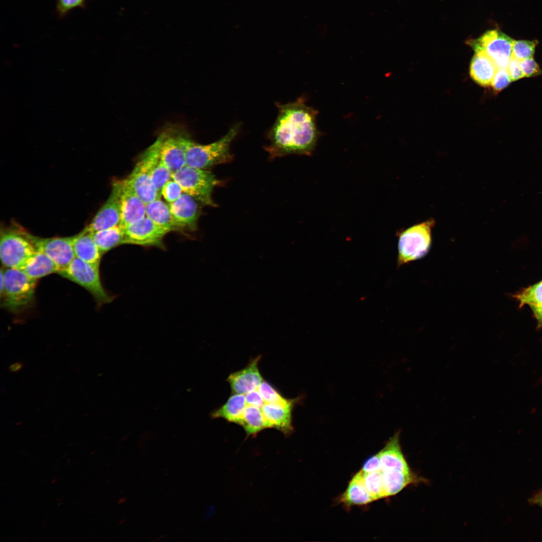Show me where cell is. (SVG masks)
Wrapping results in <instances>:
<instances>
[{"label": "cell", "instance_id": "60d3db41", "mask_svg": "<svg viewBox=\"0 0 542 542\" xmlns=\"http://www.w3.org/2000/svg\"><path fill=\"white\" fill-rule=\"evenodd\" d=\"M23 367L24 364L21 361H18L11 364L8 367V370L11 372L16 373L20 371Z\"/></svg>", "mask_w": 542, "mask_h": 542}, {"label": "cell", "instance_id": "ffe728a7", "mask_svg": "<svg viewBox=\"0 0 542 542\" xmlns=\"http://www.w3.org/2000/svg\"><path fill=\"white\" fill-rule=\"evenodd\" d=\"M339 500L347 507L366 505L375 501L363 483L360 471L350 480L345 491L339 497Z\"/></svg>", "mask_w": 542, "mask_h": 542}, {"label": "cell", "instance_id": "f35d334b", "mask_svg": "<svg viewBox=\"0 0 542 542\" xmlns=\"http://www.w3.org/2000/svg\"><path fill=\"white\" fill-rule=\"evenodd\" d=\"M244 395L246 405L261 409L265 403L258 389L251 391Z\"/></svg>", "mask_w": 542, "mask_h": 542}, {"label": "cell", "instance_id": "b9f144b4", "mask_svg": "<svg viewBox=\"0 0 542 542\" xmlns=\"http://www.w3.org/2000/svg\"><path fill=\"white\" fill-rule=\"evenodd\" d=\"M533 502L542 507V491L536 495L533 499Z\"/></svg>", "mask_w": 542, "mask_h": 542}, {"label": "cell", "instance_id": "44dd1931", "mask_svg": "<svg viewBox=\"0 0 542 542\" xmlns=\"http://www.w3.org/2000/svg\"><path fill=\"white\" fill-rule=\"evenodd\" d=\"M498 68L484 52L475 53L470 63V74L479 85L486 87L491 84Z\"/></svg>", "mask_w": 542, "mask_h": 542}, {"label": "cell", "instance_id": "d4e9b609", "mask_svg": "<svg viewBox=\"0 0 542 542\" xmlns=\"http://www.w3.org/2000/svg\"><path fill=\"white\" fill-rule=\"evenodd\" d=\"M246 406L245 395L233 393L221 406L211 413L213 418H223L239 425L243 411Z\"/></svg>", "mask_w": 542, "mask_h": 542}, {"label": "cell", "instance_id": "5bb4252c", "mask_svg": "<svg viewBox=\"0 0 542 542\" xmlns=\"http://www.w3.org/2000/svg\"><path fill=\"white\" fill-rule=\"evenodd\" d=\"M120 221L124 228L138 222L146 216V203L137 195L126 179L121 180Z\"/></svg>", "mask_w": 542, "mask_h": 542}, {"label": "cell", "instance_id": "4dcf8cb0", "mask_svg": "<svg viewBox=\"0 0 542 542\" xmlns=\"http://www.w3.org/2000/svg\"><path fill=\"white\" fill-rule=\"evenodd\" d=\"M173 172L160 160L152 172L151 179L155 189L161 196L164 186L172 179Z\"/></svg>", "mask_w": 542, "mask_h": 542}, {"label": "cell", "instance_id": "ba28073f", "mask_svg": "<svg viewBox=\"0 0 542 542\" xmlns=\"http://www.w3.org/2000/svg\"><path fill=\"white\" fill-rule=\"evenodd\" d=\"M58 274L84 288L92 296L98 305L109 303L113 300L103 287L99 268L77 257Z\"/></svg>", "mask_w": 542, "mask_h": 542}, {"label": "cell", "instance_id": "ab89813d", "mask_svg": "<svg viewBox=\"0 0 542 542\" xmlns=\"http://www.w3.org/2000/svg\"><path fill=\"white\" fill-rule=\"evenodd\" d=\"M529 306L538 321L539 326L542 327V304L537 305H530Z\"/></svg>", "mask_w": 542, "mask_h": 542}, {"label": "cell", "instance_id": "30bf717a", "mask_svg": "<svg viewBox=\"0 0 542 542\" xmlns=\"http://www.w3.org/2000/svg\"><path fill=\"white\" fill-rule=\"evenodd\" d=\"M28 234L37 251L44 253L55 263L58 273L67 267L75 257L73 248L75 235L41 238L29 232Z\"/></svg>", "mask_w": 542, "mask_h": 542}, {"label": "cell", "instance_id": "3957f363", "mask_svg": "<svg viewBox=\"0 0 542 542\" xmlns=\"http://www.w3.org/2000/svg\"><path fill=\"white\" fill-rule=\"evenodd\" d=\"M240 124L232 126L222 138L207 145L194 142L188 137L186 140V165L207 170L214 166L228 163L233 159L230 145L238 134Z\"/></svg>", "mask_w": 542, "mask_h": 542}, {"label": "cell", "instance_id": "6da1fadb", "mask_svg": "<svg viewBox=\"0 0 542 542\" xmlns=\"http://www.w3.org/2000/svg\"><path fill=\"white\" fill-rule=\"evenodd\" d=\"M276 105L278 116L267 133L269 144L265 147L269 158L310 155L319 136L317 111L306 104L303 97L286 104L277 103Z\"/></svg>", "mask_w": 542, "mask_h": 542}, {"label": "cell", "instance_id": "9c48e42d", "mask_svg": "<svg viewBox=\"0 0 542 542\" xmlns=\"http://www.w3.org/2000/svg\"><path fill=\"white\" fill-rule=\"evenodd\" d=\"M514 41L503 33L497 30H491L467 43L475 53L484 52L492 59L498 69H506L512 57Z\"/></svg>", "mask_w": 542, "mask_h": 542}, {"label": "cell", "instance_id": "484cf974", "mask_svg": "<svg viewBox=\"0 0 542 542\" xmlns=\"http://www.w3.org/2000/svg\"><path fill=\"white\" fill-rule=\"evenodd\" d=\"M124 230L123 227L118 225L92 232L93 239L102 254L123 244Z\"/></svg>", "mask_w": 542, "mask_h": 542}, {"label": "cell", "instance_id": "7402d4cb", "mask_svg": "<svg viewBox=\"0 0 542 542\" xmlns=\"http://www.w3.org/2000/svg\"><path fill=\"white\" fill-rule=\"evenodd\" d=\"M146 214L154 223L170 232L183 230L174 218L169 203L160 198L146 204Z\"/></svg>", "mask_w": 542, "mask_h": 542}, {"label": "cell", "instance_id": "f546056e", "mask_svg": "<svg viewBox=\"0 0 542 542\" xmlns=\"http://www.w3.org/2000/svg\"><path fill=\"white\" fill-rule=\"evenodd\" d=\"M265 403L286 405L292 402L294 399H287L282 395L270 383L263 381L258 388Z\"/></svg>", "mask_w": 542, "mask_h": 542}, {"label": "cell", "instance_id": "7c38bea8", "mask_svg": "<svg viewBox=\"0 0 542 542\" xmlns=\"http://www.w3.org/2000/svg\"><path fill=\"white\" fill-rule=\"evenodd\" d=\"M121 188V180H116L113 183L111 192L107 200L87 226L90 231L93 232L119 225Z\"/></svg>", "mask_w": 542, "mask_h": 542}, {"label": "cell", "instance_id": "4316f807", "mask_svg": "<svg viewBox=\"0 0 542 542\" xmlns=\"http://www.w3.org/2000/svg\"><path fill=\"white\" fill-rule=\"evenodd\" d=\"M244 429L247 435H256L261 430L267 428L261 409L259 408L246 405L243 411L239 425Z\"/></svg>", "mask_w": 542, "mask_h": 542}, {"label": "cell", "instance_id": "e575fe53", "mask_svg": "<svg viewBox=\"0 0 542 542\" xmlns=\"http://www.w3.org/2000/svg\"><path fill=\"white\" fill-rule=\"evenodd\" d=\"M520 64L524 77H533L542 73L539 65L532 57L520 61Z\"/></svg>", "mask_w": 542, "mask_h": 542}, {"label": "cell", "instance_id": "d6a6232c", "mask_svg": "<svg viewBox=\"0 0 542 542\" xmlns=\"http://www.w3.org/2000/svg\"><path fill=\"white\" fill-rule=\"evenodd\" d=\"M183 191L180 185L172 179L164 186L161 195L169 203L178 199L183 194Z\"/></svg>", "mask_w": 542, "mask_h": 542}, {"label": "cell", "instance_id": "7a4b0ae2", "mask_svg": "<svg viewBox=\"0 0 542 542\" xmlns=\"http://www.w3.org/2000/svg\"><path fill=\"white\" fill-rule=\"evenodd\" d=\"M36 282L20 268H1V306L13 313L29 308L34 300Z\"/></svg>", "mask_w": 542, "mask_h": 542}, {"label": "cell", "instance_id": "8fae6325", "mask_svg": "<svg viewBox=\"0 0 542 542\" xmlns=\"http://www.w3.org/2000/svg\"><path fill=\"white\" fill-rule=\"evenodd\" d=\"M170 231L154 223L146 216L141 220L124 228L123 244L164 248L163 239Z\"/></svg>", "mask_w": 542, "mask_h": 542}, {"label": "cell", "instance_id": "277c9868", "mask_svg": "<svg viewBox=\"0 0 542 542\" xmlns=\"http://www.w3.org/2000/svg\"><path fill=\"white\" fill-rule=\"evenodd\" d=\"M161 137L141 155L134 168L126 178L137 195L146 204L160 199L159 194L153 184L151 175L153 169L160 160Z\"/></svg>", "mask_w": 542, "mask_h": 542}, {"label": "cell", "instance_id": "52a82bcc", "mask_svg": "<svg viewBox=\"0 0 542 542\" xmlns=\"http://www.w3.org/2000/svg\"><path fill=\"white\" fill-rule=\"evenodd\" d=\"M28 233L20 228L2 229L0 258L6 268H20L37 251Z\"/></svg>", "mask_w": 542, "mask_h": 542}, {"label": "cell", "instance_id": "74e56055", "mask_svg": "<svg viewBox=\"0 0 542 542\" xmlns=\"http://www.w3.org/2000/svg\"><path fill=\"white\" fill-rule=\"evenodd\" d=\"M381 463L378 453L369 458L363 464L361 470L365 473L381 471Z\"/></svg>", "mask_w": 542, "mask_h": 542}, {"label": "cell", "instance_id": "8d00e7d4", "mask_svg": "<svg viewBox=\"0 0 542 542\" xmlns=\"http://www.w3.org/2000/svg\"><path fill=\"white\" fill-rule=\"evenodd\" d=\"M520 61L512 56L508 62L506 69L512 81L517 80L524 77L520 67Z\"/></svg>", "mask_w": 542, "mask_h": 542}, {"label": "cell", "instance_id": "5b68a950", "mask_svg": "<svg viewBox=\"0 0 542 542\" xmlns=\"http://www.w3.org/2000/svg\"><path fill=\"white\" fill-rule=\"evenodd\" d=\"M434 225L435 221L430 218L398 232V267L422 258L428 253Z\"/></svg>", "mask_w": 542, "mask_h": 542}, {"label": "cell", "instance_id": "d6986e66", "mask_svg": "<svg viewBox=\"0 0 542 542\" xmlns=\"http://www.w3.org/2000/svg\"><path fill=\"white\" fill-rule=\"evenodd\" d=\"M73 248L75 257L99 268L103 254L93 239L92 232L87 226L75 235Z\"/></svg>", "mask_w": 542, "mask_h": 542}, {"label": "cell", "instance_id": "83f0119b", "mask_svg": "<svg viewBox=\"0 0 542 542\" xmlns=\"http://www.w3.org/2000/svg\"><path fill=\"white\" fill-rule=\"evenodd\" d=\"M381 470L370 473H365L360 470L363 483L375 500L386 498L382 483Z\"/></svg>", "mask_w": 542, "mask_h": 542}, {"label": "cell", "instance_id": "836d02e7", "mask_svg": "<svg viewBox=\"0 0 542 542\" xmlns=\"http://www.w3.org/2000/svg\"><path fill=\"white\" fill-rule=\"evenodd\" d=\"M511 81L507 69L500 68L497 69L491 85L495 91L499 92L507 87Z\"/></svg>", "mask_w": 542, "mask_h": 542}, {"label": "cell", "instance_id": "e0dca14e", "mask_svg": "<svg viewBox=\"0 0 542 542\" xmlns=\"http://www.w3.org/2000/svg\"><path fill=\"white\" fill-rule=\"evenodd\" d=\"M382 479L386 497L395 495L411 485L425 482L426 480L407 468L382 469Z\"/></svg>", "mask_w": 542, "mask_h": 542}, {"label": "cell", "instance_id": "1f68e13d", "mask_svg": "<svg viewBox=\"0 0 542 542\" xmlns=\"http://www.w3.org/2000/svg\"><path fill=\"white\" fill-rule=\"evenodd\" d=\"M536 41H514L512 45V56L519 61L532 57Z\"/></svg>", "mask_w": 542, "mask_h": 542}, {"label": "cell", "instance_id": "603a6c76", "mask_svg": "<svg viewBox=\"0 0 542 542\" xmlns=\"http://www.w3.org/2000/svg\"><path fill=\"white\" fill-rule=\"evenodd\" d=\"M400 431H397L378 452L382 469L390 468L410 467L402 452L399 443Z\"/></svg>", "mask_w": 542, "mask_h": 542}, {"label": "cell", "instance_id": "9a60e30c", "mask_svg": "<svg viewBox=\"0 0 542 542\" xmlns=\"http://www.w3.org/2000/svg\"><path fill=\"white\" fill-rule=\"evenodd\" d=\"M260 359V356L252 359L244 368L229 375L227 381L233 393L245 394L258 389L263 381L258 367Z\"/></svg>", "mask_w": 542, "mask_h": 542}, {"label": "cell", "instance_id": "4fadbf2b", "mask_svg": "<svg viewBox=\"0 0 542 542\" xmlns=\"http://www.w3.org/2000/svg\"><path fill=\"white\" fill-rule=\"evenodd\" d=\"M160 136V160L173 173L185 166L187 137L173 132H164Z\"/></svg>", "mask_w": 542, "mask_h": 542}, {"label": "cell", "instance_id": "2e32d148", "mask_svg": "<svg viewBox=\"0 0 542 542\" xmlns=\"http://www.w3.org/2000/svg\"><path fill=\"white\" fill-rule=\"evenodd\" d=\"M199 203L194 198L184 192L176 201L168 203L174 218L182 230L196 229L200 214Z\"/></svg>", "mask_w": 542, "mask_h": 542}, {"label": "cell", "instance_id": "d590c367", "mask_svg": "<svg viewBox=\"0 0 542 542\" xmlns=\"http://www.w3.org/2000/svg\"><path fill=\"white\" fill-rule=\"evenodd\" d=\"M86 0H57V11L64 16L71 10L83 6Z\"/></svg>", "mask_w": 542, "mask_h": 542}, {"label": "cell", "instance_id": "f1b7e54d", "mask_svg": "<svg viewBox=\"0 0 542 542\" xmlns=\"http://www.w3.org/2000/svg\"><path fill=\"white\" fill-rule=\"evenodd\" d=\"M514 297L519 302L520 307L525 304H542V281L522 290L515 295Z\"/></svg>", "mask_w": 542, "mask_h": 542}, {"label": "cell", "instance_id": "ac0fdd59", "mask_svg": "<svg viewBox=\"0 0 542 542\" xmlns=\"http://www.w3.org/2000/svg\"><path fill=\"white\" fill-rule=\"evenodd\" d=\"M301 396L294 398L286 405L265 403L261 411L268 428H275L286 435L293 432L292 412L294 406L301 401Z\"/></svg>", "mask_w": 542, "mask_h": 542}, {"label": "cell", "instance_id": "cb8c5ba5", "mask_svg": "<svg viewBox=\"0 0 542 542\" xmlns=\"http://www.w3.org/2000/svg\"><path fill=\"white\" fill-rule=\"evenodd\" d=\"M29 278L38 279L53 273H58L55 263L44 253L36 251L20 268Z\"/></svg>", "mask_w": 542, "mask_h": 542}, {"label": "cell", "instance_id": "8992f818", "mask_svg": "<svg viewBox=\"0 0 542 542\" xmlns=\"http://www.w3.org/2000/svg\"><path fill=\"white\" fill-rule=\"evenodd\" d=\"M172 179L180 185L184 193L191 196L200 203L216 206L212 198V193L222 181L209 170L186 165L173 173Z\"/></svg>", "mask_w": 542, "mask_h": 542}]
</instances>
